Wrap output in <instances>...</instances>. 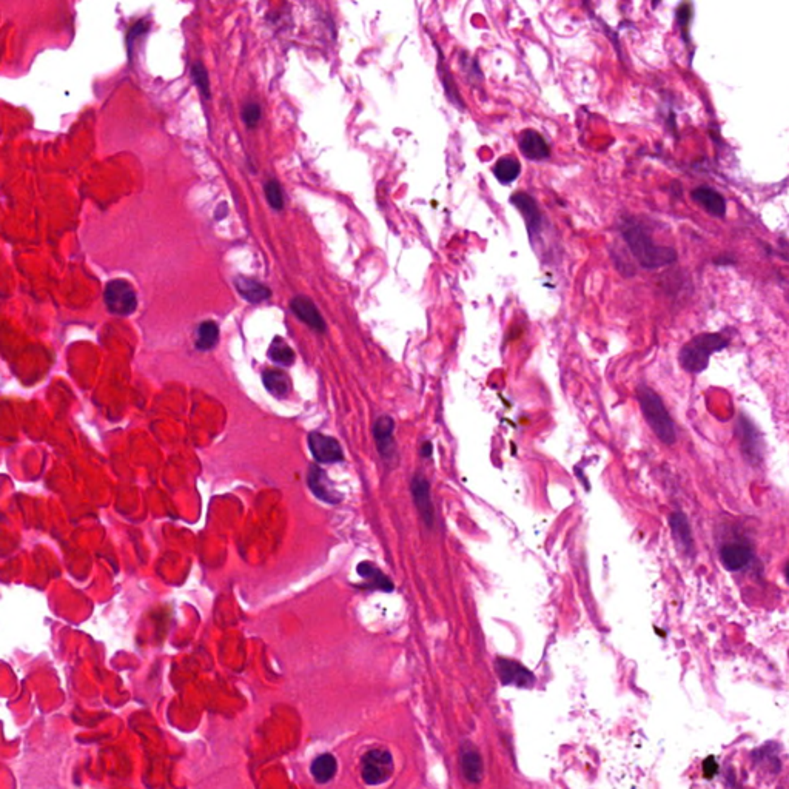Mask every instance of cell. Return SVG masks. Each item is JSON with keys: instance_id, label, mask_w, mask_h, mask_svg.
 Masks as SVG:
<instances>
[{"instance_id": "4", "label": "cell", "mask_w": 789, "mask_h": 789, "mask_svg": "<svg viewBox=\"0 0 789 789\" xmlns=\"http://www.w3.org/2000/svg\"><path fill=\"white\" fill-rule=\"evenodd\" d=\"M393 774L392 754L386 750H372L361 760L362 780L370 786L386 783Z\"/></svg>"}, {"instance_id": "12", "label": "cell", "mask_w": 789, "mask_h": 789, "mask_svg": "<svg viewBox=\"0 0 789 789\" xmlns=\"http://www.w3.org/2000/svg\"><path fill=\"white\" fill-rule=\"evenodd\" d=\"M510 202L521 212L522 218L526 221L530 236L538 235L539 230L543 227V214L539 212L534 199L526 193H515L510 199Z\"/></svg>"}, {"instance_id": "20", "label": "cell", "mask_w": 789, "mask_h": 789, "mask_svg": "<svg viewBox=\"0 0 789 789\" xmlns=\"http://www.w3.org/2000/svg\"><path fill=\"white\" fill-rule=\"evenodd\" d=\"M358 574L362 578L367 580V583H364L361 586L364 589H378V591H384V592L393 591L392 580L387 578L383 572H381L377 566H373L372 563L364 561L358 564Z\"/></svg>"}, {"instance_id": "30", "label": "cell", "mask_w": 789, "mask_h": 789, "mask_svg": "<svg viewBox=\"0 0 789 789\" xmlns=\"http://www.w3.org/2000/svg\"><path fill=\"white\" fill-rule=\"evenodd\" d=\"M691 11H692V8L689 5H682V6H680V10L677 11V19H678L680 27L683 28V35H685V30L687 27L689 20H691V18H692Z\"/></svg>"}, {"instance_id": "7", "label": "cell", "mask_w": 789, "mask_h": 789, "mask_svg": "<svg viewBox=\"0 0 789 789\" xmlns=\"http://www.w3.org/2000/svg\"><path fill=\"white\" fill-rule=\"evenodd\" d=\"M309 447L312 451L313 458L318 463H339L344 460L343 448L339 446L335 438L322 435L319 432H313L309 435Z\"/></svg>"}, {"instance_id": "9", "label": "cell", "mask_w": 789, "mask_h": 789, "mask_svg": "<svg viewBox=\"0 0 789 789\" xmlns=\"http://www.w3.org/2000/svg\"><path fill=\"white\" fill-rule=\"evenodd\" d=\"M410 491L413 496V503L417 506L422 521L426 522V526L432 527L435 521V512H434V503H432L429 481L422 475H415L412 478Z\"/></svg>"}, {"instance_id": "25", "label": "cell", "mask_w": 789, "mask_h": 789, "mask_svg": "<svg viewBox=\"0 0 789 789\" xmlns=\"http://www.w3.org/2000/svg\"><path fill=\"white\" fill-rule=\"evenodd\" d=\"M269 356L273 362L281 365H292L295 362V352L281 338H275V341L271 343L269 348Z\"/></svg>"}, {"instance_id": "2", "label": "cell", "mask_w": 789, "mask_h": 789, "mask_svg": "<svg viewBox=\"0 0 789 789\" xmlns=\"http://www.w3.org/2000/svg\"><path fill=\"white\" fill-rule=\"evenodd\" d=\"M637 400L647 424L663 444L672 446L677 441V430L674 420L671 418L661 398L651 387L642 384L637 389Z\"/></svg>"}, {"instance_id": "19", "label": "cell", "mask_w": 789, "mask_h": 789, "mask_svg": "<svg viewBox=\"0 0 789 789\" xmlns=\"http://www.w3.org/2000/svg\"><path fill=\"white\" fill-rule=\"evenodd\" d=\"M235 287L239 292V295L243 296L245 301L252 304L262 302L271 296L269 287H265L264 284H261V282L247 276H238L235 279Z\"/></svg>"}, {"instance_id": "28", "label": "cell", "mask_w": 789, "mask_h": 789, "mask_svg": "<svg viewBox=\"0 0 789 789\" xmlns=\"http://www.w3.org/2000/svg\"><path fill=\"white\" fill-rule=\"evenodd\" d=\"M192 76L193 80L196 82V85L201 91V94L205 99H210L212 93H210V80H209V74H207V70L204 68L202 63H195L193 68H192Z\"/></svg>"}, {"instance_id": "33", "label": "cell", "mask_w": 789, "mask_h": 789, "mask_svg": "<svg viewBox=\"0 0 789 789\" xmlns=\"http://www.w3.org/2000/svg\"><path fill=\"white\" fill-rule=\"evenodd\" d=\"M785 577H786V581L789 583V561L786 563V568H785Z\"/></svg>"}, {"instance_id": "6", "label": "cell", "mask_w": 789, "mask_h": 789, "mask_svg": "<svg viewBox=\"0 0 789 789\" xmlns=\"http://www.w3.org/2000/svg\"><path fill=\"white\" fill-rule=\"evenodd\" d=\"M737 436L740 443V451L743 458L751 466H759L763 461V439L762 434L745 415H740L737 420Z\"/></svg>"}, {"instance_id": "18", "label": "cell", "mask_w": 789, "mask_h": 789, "mask_svg": "<svg viewBox=\"0 0 789 789\" xmlns=\"http://www.w3.org/2000/svg\"><path fill=\"white\" fill-rule=\"evenodd\" d=\"M520 149L530 161H543L551 156L549 145L535 130H526L520 136Z\"/></svg>"}, {"instance_id": "14", "label": "cell", "mask_w": 789, "mask_h": 789, "mask_svg": "<svg viewBox=\"0 0 789 789\" xmlns=\"http://www.w3.org/2000/svg\"><path fill=\"white\" fill-rule=\"evenodd\" d=\"M496 669L504 685L529 687L534 683V675L517 661L501 659L496 661Z\"/></svg>"}, {"instance_id": "29", "label": "cell", "mask_w": 789, "mask_h": 789, "mask_svg": "<svg viewBox=\"0 0 789 789\" xmlns=\"http://www.w3.org/2000/svg\"><path fill=\"white\" fill-rule=\"evenodd\" d=\"M243 119L245 122L247 127H256V123L259 122L261 119V106L255 104V102H248L244 108H243Z\"/></svg>"}, {"instance_id": "27", "label": "cell", "mask_w": 789, "mask_h": 789, "mask_svg": "<svg viewBox=\"0 0 789 789\" xmlns=\"http://www.w3.org/2000/svg\"><path fill=\"white\" fill-rule=\"evenodd\" d=\"M265 197H267L269 204L273 207L275 210H282V207H284V196H282V190L278 184V181L271 179L265 182Z\"/></svg>"}, {"instance_id": "16", "label": "cell", "mask_w": 789, "mask_h": 789, "mask_svg": "<svg viewBox=\"0 0 789 789\" xmlns=\"http://www.w3.org/2000/svg\"><path fill=\"white\" fill-rule=\"evenodd\" d=\"M460 765L466 780L472 783H478L484 774L483 759L478 750L472 743H464L460 751Z\"/></svg>"}, {"instance_id": "22", "label": "cell", "mask_w": 789, "mask_h": 789, "mask_svg": "<svg viewBox=\"0 0 789 789\" xmlns=\"http://www.w3.org/2000/svg\"><path fill=\"white\" fill-rule=\"evenodd\" d=\"M336 759L331 754H322L312 763V776L318 783H327L336 774Z\"/></svg>"}, {"instance_id": "1", "label": "cell", "mask_w": 789, "mask_h": 789, "mask_svg": "<svg viewBox=\"0 0 789 789\" xmlns=\"http://www.w3.org/2000/svg\"><path fill=\"white\" fill-rule=\"evenodd\" d=\"M623 239L638 264L644 269H661L677 261V252L671 247L659 245L638 222H625Z\"/></svg>"}, {"instance_id": "11", "label": "cell", "mask_w": 789, "mask_h": 789, "mask_svg": "<svg viewBox=\"0 0 789 789\" xmlns=\"http://www.w3.org/2000/svg\"><path fill=\"white\" fill-rule=\"evenodd\" d=\"M290 309H292V312L299 319L305 322L307 326L312 327L313 330L319 331V334L326 331L327 329L326 321H324V318L321 317L318 307L313 304L312 299L305 296H296L292 299V302H290Z\"/></svg>"}, {"instance_id": "32", "label": "cell", "mask_w": 789, "mask_h": 789, "mask_svg": "<svg viewBox=\"0 0 789 789\" xmlns=\"http://www.w3.org/2000/svg\"><path fill=\"white\" fill-rule=\"evenodd\" d=\"M430 453H432V444L426 443L422 446V455H430Z\"/></svg>"}, {"instance_id": "31", "label": "cell", "mask_w": 789, "mask_h": 789, "mask_svg": "<svg viewBox=\"0 0 789 789\" xmlns=\"http://www.w3.org/2000/svg\"><path fill=\"white\" fill-rule=\"evenodd\" d=\"M717 771H718V765L716 757H712L711 755V757H708L703 762V774L706 778H712L717 774Z\"/></svg>"}, {"instance_id": "17", "label": "cell", "mask_w": 789, "mask_h": 789, "mask_svg": "<svg viewBox=\"0 0 789 789\" xmlns=\"http://www.w3.org/2000/svg\"><path fill=\"white\" fill-rule=\"evenodd\" d=\"M691 196L702 209H704V212H708L714 218H725L726 216V199L716 190L709 187H697L691 192Z\"/></svg>"}, {"instance_id": "10", "label": "cell", "mask_w": 789, "mask_h": 789, "mask_svg": "<svg viewBox=\"0 0 789 789\" xmlns=\"http://www.w3.org/2000/svg\"><path fill=\"white\" fill-rule=\"evenodd\" d=\"M669 526H671V532H672V538H674V542L677 544V547L680 551H682L685 555L691 556L694 555V537H692V529L691 525H689V520L683 512H674L669 515Z\"/></svg>"}, {"instance_id": "8", "label": "cell", "mask_w": 789, "mask_h": 789, "mask_svg": "<svg viewBox=\"0 0 789 789\" xmlns=\"http://www.w3.org/2000/svg\"><path fill=\"white\" fill-rule=\"evenodd\" d=\"M752 546L747 542H743V539L728 543L720 551V561L729 572H738L745 569L752 561Z\"/></svg>"}, {"instance_id": "21", "label": "cell", "mask_w": 789, "mask_h": 789, "mask_svg": "<svg viewBox=\"0 0 789 789\" xmlns=\"http://www.w3.org/2000/svg\"><path fill=\"white\" fill-rule=\"evenodd\" d=\"M264 386L267 387L269 392L276 398H286L292 389V383L287 373L281 370H265L262 375Z\"/></svg>"}, {"instance_id": "5", "label": "cell", "mask_w": 789, "mask_h": 789, "mask_svg": "<svg viewBox=\"0 0 789 789\" xmlns=\"http://www.w3.org/2000/svg\"><path fill=\"white\" fill-rule=\"evenodd\" d=\"M104 299L106 309L113 314L128 317L137 307V298L130 282L123 279H113L106 284Z\"/></svg>"}, {"instance_id": "26", "label": "cell", "mask_w": 789, "mask_h": 789, "mask_svg": "<svg viewBox=\"0 0 789 789\" xmlns=\"http://www.w3.org/2000/svg\"><path fill=\"white\" fill-rule=\"evenodd\" d=\"M439 73H441V74H439V76H441V80H443V85H444V88H446V93H447L448 101L453 102L458 108H463L464 104L460 101V93H458V88H456V84H455V80H453L452 73L446 71V70L443 68V65H439Z\"/></svg>"}, {"instance_id": "13", "label": "cell", "mask_w": 789, "mask_h": 789, "mask_svg": "<svg viewBox=\"0 0 789 789\" xmlns=\"http://www.w3.org/2000/svg\"><path fill=\"white\" fill-rule=\"evenodd\" d=\"M307 483H309L310 491L317 495L319 500L336 504L341 501V495H339L331 483L329 481L326 472H324L317 464H312L309 469V477H307Z\"/></svg>"}, {"instance_id": "23", "label": "cell", "mask_w": 789, "mask_h": 789, "mask_svg": "<svg viewBox=\"0 0 789 789\" xmlns=\"http://www.w3.org/2000/svg\"><path fill=\"white\" fill-rule=\"evenodd\" d=\"M494 173H495V178L500 181L501 184H510V182H513L520 176L521 165L518 159H515V157L504 156L495 164Z\"/></svg>"}, {"instance_id": "3", "label": "cell", "mask_w": 789, "mask_h": 789, "mask_svg": "<svg viewBox=\"0 0 789 789\" xmlns=\"http://www.w3.org/2000/svg\"><path fill=\"white\" fill-rule=\"evenodd\" d=\"M729 344V339H726L720 334H702L694 336L691 341L686 343L682 350L678 353L680 365L687 373H702L708 367L711 356L720 350H723Z\"/></svg>"}, {"instance_id": "24", "label": "cell", "mask_w": 789, "mask_h": 789, "mask_svg": "<svg viewBox=\"0 0 789 789\" xmlns=\"http://www.w3.org/2000/svg\"><path fill=\"white\" fill-rule=\"evenodd\" d=\"M196 334V347L199 350H210V348L218 344L219 327L213 321H204L202 324H199Z\"/></svg>"}, {"instance_id": "15", "label": "cell", "mask_w": 789, "mask_h": 789, "mask_svg": "<svg viewBox=\"0 0 789 789\" xmlns=\"http://www.w3.org/2000/svg\"><path fill=\"white\" fill-rule=\"evenodd\" d=\"M395 422L393 420L384 415L379 417L373 426V435H375V443L378 446V452L384 460H390L395 455Z\"/></svg>"}]
</instances>
